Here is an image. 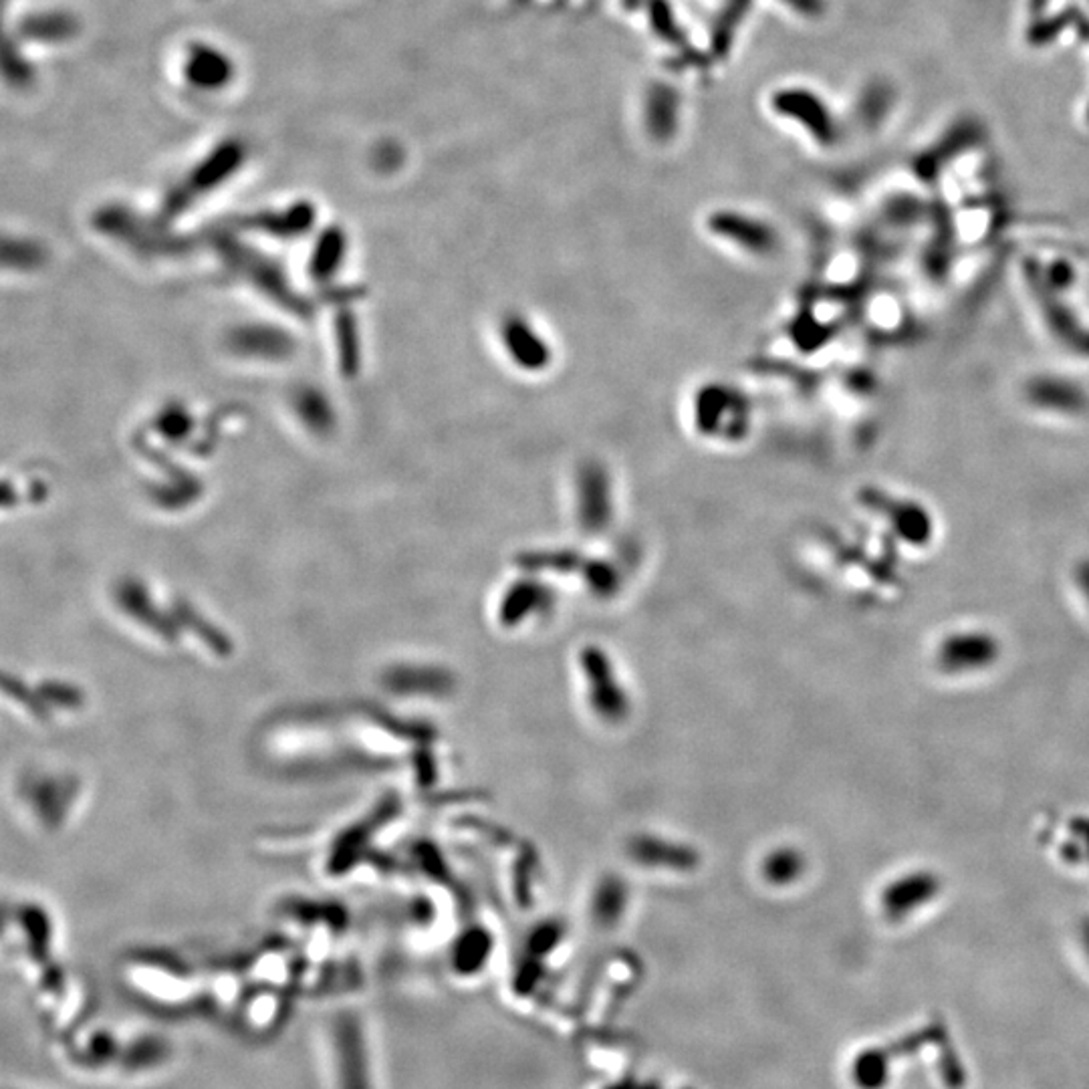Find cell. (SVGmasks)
Here are the masks:
<instances>
[{
    "label": "cell",
    "instance_id": "obj_1",
    "mask_svg": "<svg viewBox=\"0 0 1089 1089\" xmlns=\"http://www.w3.org/2000/svg\"><path fill=\"white\" fill-rule=\"evenodd\" d=\"M995 654V646L989 644L987 640H973V638H964V640H950L944 650H942V660L944 664H948L950 668H975V666H983L987 660H991Z\"/></svg>",
    "mask_w": 1089,
    "mask_h": 1089
},
{
    "label": "cell",
    "instance_id": "obj_2",
    "mask_svg": "<svg viewBox=\"0 0 1089 1089\" xmlns=\"http://www.w3.org/2000/svg\"><path fill=\"white\" fill-rule=\"evenodd\" d=\"M652 97H654L652 115H650L652 130H658V132L670 130L672 124H674V113H672L674 111V95H666L664 91H658Z\"/></svg>",
    "mask_w": 1089,
    "mask_h": 1089
}]
</instances>
